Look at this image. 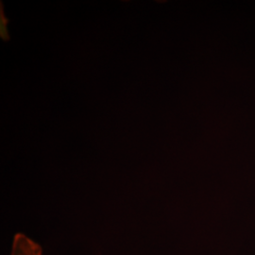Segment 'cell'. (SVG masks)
<instances>
[{
    "label": "cell",
    "mask_w": 255,
    "mask_h": 255,
    "mask_svg": "<svg viewBox=\"0 0 255 255\" xmlns=\"http://www.w3.org/2000/svg\"><path fill=\"white\" fill-rule=\"evenodd\" d=\"M9 255H27L26 240L22 235H15L12 238Z\"/></svg>",
    "instance_id": "1"
},
{
    "label": "cell",
    "mask_w": 255,
    "mask_h": 255,
    "mask_svg": "<svg viewBox=\"0 0 255 255\" xmlns=\"http://www.w3.org/2000/svg\"><path fill=\"white\" fill-rule=\"evenodd\" d=\"M26 249H27V255H44L41 245L29 237H27Z\"/></svg>",
    "instance_id": "2"
},
{
    "label": "cell",
    "mask_w": 255,
    "mask_h": 255,
    "mask_svg": "<svg viewBox=\"0 0 255 255\" xmlns=\"http://www.w3.org/2000/svg\"><path fill=\"white\" fill-rule=\"evenodd\" d=\"M0 35L1 38L5 41H8L9 39V32L7 30V23H8V20L5 18L4 16V12H3V3L1 2V5H0Z\"/></svg>",
    "instance_id": "3"
}]
</instances>
